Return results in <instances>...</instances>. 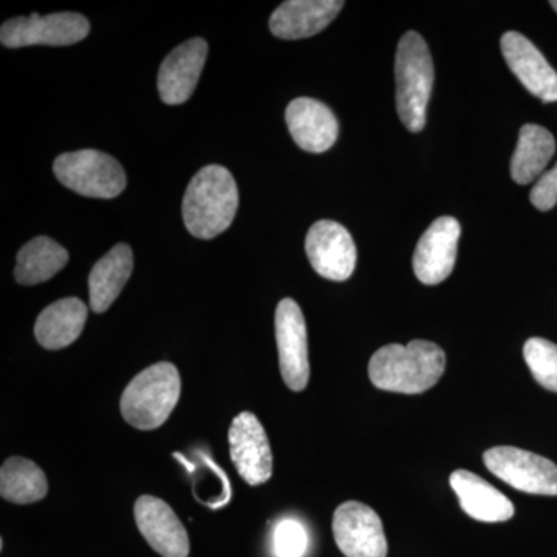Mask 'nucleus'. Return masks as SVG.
<instances>
[{"mask_svg": "<svg viewBox=\"0 0 557 557\" xmlns=\"http://www.w3.org/2000/svg\"><path fill=\"white\" fill-rule=\"evenodd\" d=\"M278 557H302L307 549V533L296 520H282L274 533Z\"/></svg>", "mask_w": 557, "mask_h": 557, "instance_id": "nucleus-25", "label": "nucleus"}, {"mask_svg": "<svg viewBox=\"0 0 557 557\" xmlns=\"http://www.w3.org/2000/svg\"><path fill=\"white\" fill-rule=\"evenodd\" d=\"M306 251L319 276L344 282L357 267V245L338 222L319 220L306 237Z\"/></svg>", "mask_w": 557, "mask_h": 557, "instance_id": "nucleus-10", "label": "nucleus"}, {"mask_svg": "<svg viewBox=\"0 0 557 557\" xmlns=\"http://www.w3.org/2000/svg\"><path fill=\"white\" fill-rule=\"evenodd\" d=\"M446 369V355L431 341H410L408 346L388 344L373 354L369 376L373 386L395 394H423L438 383Z\"/></svg>", "mask_w": 557, "mask_h": 557, "instance_id": "nucleus-1", "label": "nucleus"}, {"mask_svg": "<svg viewBox=\"0 0 557 557\" xmlns=\"http://www.w3.org/2000/svg\"><path fill=\"white\" fill-rule=\"evenodd\" d=\"M67 249L50 237L27 242L17 252L14 277L21 285H38L50 281L69 263Z\"/></svg>", "mask_w": 557, "mask_h": 557, "instance_id": "nucleus-22", "label": "nucleus"}, {"mask_svg": "<svg viewBox=\"0 0 557 557\" xmlns=\"http://www.w3.org/2000/svg\"><path fill=\"white\" fill-rule=\"evenodd\" d=\"M274 322L282 379L293 392H302L310 380L309 344L306 319L296 300L282 299Z\"/></svg>", "mask_w": 557, "mask_h": 557, "instance_id": "nucleus-8", "label": "nucleus"}, {"mask_svg": "<svg viewBox=\"0 0 557 557\" xmlns=\"http://www.w3.org/2000/svg\"><path fill=\"white\" fill-rule=\"evenodd\" d=\"M208 57V42L194 38L180 44L168 54L159 72L161 101L168 106H180L193 97Z\"/></svg>", "mask_w": 557, "mask_h": 557, "instance_id": "nucleus-15", "label": "nucleus"}, {"mask_svg": "<svg viewBox=\"0 0 557 557\" xmlns=\"http://www.w3.org/2000/svg\"><path fill=\"white\" fill-rule=\"evenodd\" d=\"M333 536L347 557H386L387 539L380 516L361 502H346L333 515Z\"/></svg>", "mask_w": 557, "mask_h": 557, "instance_id": "nucleus-9", "label": "nucleus"}, {"mask_svg": "<svg viewBox=\"0 0 557 557\" xmlns=\"http://www.w3.org/2000/svg\"><path fill=\"white\" fill-rule=\"evenodd\" d=\"M549 5H552L553 10H555L557 13V0H553V2H549Z\"/></svg>", "mask_w": 557, "mask_h": 557, "instance_id": "nucleus-27", "label": "nucleus"}, {"mask_svg": "<svg viewBox=\"0 0 557 557\" xmlns=\"http://www.w3.org/2000/svg\"><path fill=\"white\" fill-rule=\"evenodd\" d=\"M523 358L531 375L542 387L557 394V346L544 338L528 339L523 346Z\"/></svg>", "mask_w": 557, "mask_h": 557, "instance_id": "nucleus-24", "label": "nucleus"}, {"mask_svg": "<svg viewBox=\"0 0 557 557\" xmlns=\"http://www.w3.org/2000/svg\"><path fill=\"white\" fill-rule=\"evenodd\" d=\"M556 152L552 132L537 124H525L519 132L518 148L511 159V177L519 185H528L544 174Z\"/></svg>", "mask_w": 557, "mask_h": 557, "instance_id": "nucleus-21", "label": "nucleus"}, {"mask_svg": "<svg viewBox=\"0 0 557 557\" xmlns=\"http://www.w3.org/2000/svg\"><path fill=\"white\" fill-rule=\"evenodd\" d=\"M182 394V380L171 362H157L139 372L121 395L124 420L139 431H153L166 423Z\"/></svg>", "mask_w": 557, "mask_h": 557, "instance_id": "nucleus-3", "label": "nucleus"}, {"mask_svg": "<svg viewBox=\"0 0 557 557\" xmlns=\"http://www.w3.org/2000/svg\"><path fill=\"white\" fill-rule=\"evenodd\" d=\"M449 483L469 518L498 523L507 522L515 516L512 502L474 472L457 469L450 474Z\"/></svg>", "mask_w": 557, "mask_h": 557, "instance_id": "nucleus-18", "label": "nucleus"}, {"mask_svg": "<svg viewBox=\"0 0 557 557\" xmlns=\"http://www.w3.org/2000/svg\"><path fill=\"white\" fill-rule=\"evenodd\" d=\"M87 314H89V309L78 298L57 300L44 309L36 319V339L40 346L49 348V350H60V348L72 346L83 333Z\"/></svg>", "mask_w": 557, "mask_h": 557, "instance_id": "nucleus-20", "label": "nucleus"}, {"mask_svg": "<svg viewBox=\"0 0 557 557\" xmlns=\"http://www.w3.org/2000/svg\"><path fill=\"white\" fill-rule=\"evenodd\" d=\"M230 454L234 467L248 485L258 486L273 475V454L259 418L242 412L234 418L230 432Z\"/></svg>", "mask_w": 557, "mask_h": 557, "instance_id": "nucleus-11", "label": "nucleus"}, {"mask_svg": "<svg viewBox=\"0 0 557 557\" xmlns=\"http://www.w3.org/2000/svg\"><path fill=\"white\" fill-rule=\"evenodd\" d=\"M90 33V24L83 14L53 13L30 17H14L3 22L0 28L2 46L22 49L32 46L65 47L78 44Z\"/></svg>", "mask_w": 557, "mask_h": 557, "instance_id": "nucleus-7", "label": "nucleus"}, {"mask_svg": "<svg viewBox=\"0 0 557 557\" xmlns=\"http://www.w3.org/2000/svg\"><path fill=\"white\" fill-rule=\"evenodd\" d=\"M239 208V189L226 168L209 164L190 180L183 197L186 230L201 240L225 233Z\"/></svg>", "mask_w": 557, "mask_h": 557, "instance_id": "nucleus-2", "label": "nucleus"}, {"mask_svg": "<svg viewBox=\"0 0 557 557\" xmlns=\"http://www.w3.org/2000/svg\"><path fill=\"white\" fill-rule=\"evenodd\" d=\"M49 483L42 469L24 457H11L0 469V496L11 504L28 505L42 500Z\"/></svg>", "mask_w": 557, "mask_h": 557, "instance_id": "nucleus-23", "label": "nucleus"}, {"mask_svg": "<svg viewBox=\"0 0 557 557\" xmlns=\"http://www.w3.org/2000/svg\"><path fill=\"white\" fill-rule=\"evenodd\" d=\"M460 234V223L449 215L438 218L424 231L413 255V273L421 284H442L450 276Z\"/></svg>", "mask_w": 557, "mask_h": 557, "instance_id": "nucleus-12", "label": "nucleus"}, {"mask_svg": "<svg viewBox=\"0 0 557 557\" xmlns=\"http://www.w3.org/2000/svg\"><path fill=\"white\" fill-rule=\"evenodd\" d=\"M134 515L139 533L160 556H189L188 533L166 502L159 497L141 496L135 502Z\"/></svg>", "mask_w": 557, "mask_h": 557, "instance_id": "nucleus-13", "label": "nucleus"}, {"mask_svg": "<svg viewBox=\"0 0 557 557\" xmlns=\"http://www.w3.org/2000/svg\"><path fill=\"white\" fill-rule=\"evenodd\" d=\"M500 47L508 67L530 94L544 102L557 101L556 70L530 39L518 32H507Z\"/></svg>", "mask_w": 557, "mask_h": 557, "instance_id": "nucleus-14", "label": "nucleus"}, {"mask_svg": "<svg viewBox=\"0 0 557 557\" xmlns=\"http://www.w3.org/2000/svg\"><path fill=\"white\" fill-rule=\"evenodd\" d=\"M531 203L539 211H549L557 205V163L553 170L544 172L537 178L536 185L533 186L530 194Z\"/></svg>", "mask_w": 557, "mask_h": 557, "instance_id": "nucleus-26", "label": "nucleus"}, {"mask_svg": "<svg viewBox=\"0 0 557 557\" xmlns=\"http://www.w3.org/2000/svg\"><path fill=\"white\" fill-rule=\"evenodd\" d=\"M53 172L65 188L91 199H115L127 185L119 161L100 150L62 153L54 160Z\"/></svg>", "mask_w": 557, "mask_h": 557, "instance_id": "nucleus-5", "label": "nucleus"}, {"mask_svg": "<svg viewBox=\"0 0 557 557\" xmlns=\"http://www.w3.org/2000/svg\"><path fill=\"white\" fill-rule=\"evenodd\" d=\"M344 5L341 0H288L271 14L270 30L281 39L310 38L325 30Z\"/></svg>", "mask_w": 557, "mask_h": 557, "instance_id": "nucleus-17", "label": "nucleus"}, {"mask_svg": "<svg viewBox=\"0 0 557 557\" xmlns=\"http://www.w3.org/2000/svg\"><path fill=\"white\" fill-rule=\"evenodd\" d=\"M132 271L134 252L126 244L115 245L95 263L89 276L90 309L95 313H104L112 307L129 281Z\"/></svg>", "mask_w": 557, "mask_h": 557, "instance_id": "nucleus-19", "label": "nucleus"}, {"mask_svg": "<svg viewBox=\"0 0 557 557\" xmlns=\"http://www.w3.org/2000/svg\"><path fill=\"white\" fill-rule=\"evenodd\" d=\"M483 463L487 471L515 490L557 496V467L548 458L515 446H496L483 454Z\"/></svg>", "mask_w": 557, "mask_h": 557, "instance_id": "nucleus-6", "label": "nucleus"}, {"mask_svg": "<svg viewBox=\"0 0 557 557\" xmlns=\"http://www.w3.org/2000/svg\"><path fill=\"white\" fill-rule=\"evenodd\" d=\"M289 134L300 149L310 153L327 152L339 135L335 113L313 98H296L285 110Z\"/></svg>", "mask_w": 557, "mask_h": 557, "instance_id": "nucleus-16", "label": "nucleus"}, {"mask_svg": "<svg viewBox=\"0 0 557 557\" xmlns=\"http://www.w3.org/2000/svg\"><path fill=\"white\" fill-rule=\"evenodd\" d=\"M397 110L406 129L421 132L426 126V112L434 86V62L426 40L417 32H408L399 40L395 58Z\"/></svg>", "mask_w": 557, "mask_h": 557, "instance_id": "nucleus-4", "label": "nucleus"}]
</instances>
